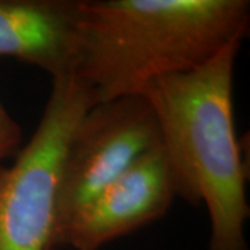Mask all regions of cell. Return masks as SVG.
Returning <instances> with one entry per match:
<instances>
[{
  "label": "cell",
  "instance_id": "6da1fadb",
  "mask_svg": "<svg viewBox=\"0 0 250 250\" xmlns=\"http://www.w3.org/2000/svg\"><path fill=\"white\" fill-rule=\"evenodd\" d=\"M74 77L99 102L203 65L249 35L248 0H83Z\"/></svg>",
  "mask_w": 250,
  "mask_h": 250
},
{
  "label": "cell",
  "instance_id": "7a4b0ae2",
  "mask_svg": "<svg viewBox=\"0 0 250 250\" xmlns=\"http://www.w3.org/2000/svg\"><path fill=\"white\" fill-rule=\"evenodd\" d=\"M241 45H228L193 70L157 78L141 93L157 118L177 197L206 206L208 250H248V174L233 124V68Z\"/></svg>",
  "mask_w": 250,
  "mask_h": 250
},
{
  "label": "cell",
  "instance_id": "3957f363",
  "mask_svg": "<svg viewBox=\"0 0 250 250\" xmlns=\"http://www.w3.org/2000/svg\"><path fill=\"white\" fill-rule=\"evenodd\" d=\"M35 132L0 163V250H54L59 245V192L62 160L74 126L98 103L74 75L56 78Z\"/></svg>",
  "mask_w": 250,
  "mask_h": 250
},
{
  "label": "cell",
  "instance_id": "277c9868",
  "mask_svg": "<svg viewBox=\"0 0 250 250\" xmlns=\"http://www.w3.org/2000/svg\"><path fill=\"white\" fill-rule=\"evenodd\" d=\"M161 145L152 104L143 95L99 102L74 126L62 160L59 245L64 227L100 190Z\"/></svg>",
  "mask_w": 250,
  "mask_h": 250
},
{
  "label": "cell",
  "instance_id": "5b68a950",
  "mask_svg": "<svg viewBox=\"0 0 250 250\" xmlns=\"http://www.w3.org/2000/svg\"><path fill=\"white\" fill-rule=\"evenodd\" d=\"M175 197L174 178L160 145L83 206L64 227L60 245L99 250L160 220Z\"/></svg>",
  "mask_w": 250,
  "mask_h": 250
},
{
  "label": "cell",
  "instance_id": "8992f818",
  "mask_svg": "<svg viewBox=\"0 0 250 250\" xmlns=\"http://www.w3.org/2000/svg\"><path fill=\"white\" fill-rule=\"evenodd\" d=\"M83 0H0V57L46 71L52 80L74 74Z\"/></svg>",
  "mask_w": 250,
  "mask_h": 250
},
{
  "label": "cell",
  "instance_id": "52a82bcc",
  "mask_svg": "<svg viewBox=\"0 0 250 250\" xmlns=\"http://www.w3.org/2000/svg\"><path fill=\"white\" fill-rule=\"evenodd\" d=\"M22 143V128L0 99V161L17 154Z\"/></svg>",
  "mask_w": 250,
  "mask_h": 250
}]
</instances>
